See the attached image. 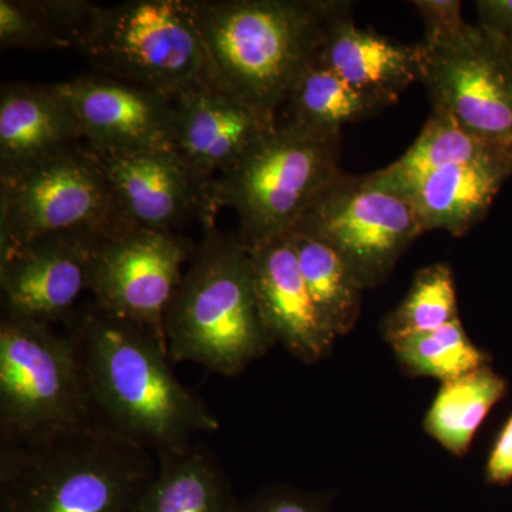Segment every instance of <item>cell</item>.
<instances>
[{
    "label": "cell",
    "mask_w": 512,
    "mask_h": 512,
    "mask_svg": "<svg viewBox=\"0 0 512 512\" xmlns=\"http://www.w3.org/2000/svg\"><path fill=\"white\" fill-rule=\"evenodd\" d=\"M64 326L92 426L154 456L220 429L210 406L174 375L168 346L151 330L93 302Z\"/></svg>",
    "instance_id": "cell-1"
},
{
    "label": "cell",
    "mask_w": 512,
    "mask_h": 512,
    "mask_svg": "<svg viewBox=\"0 0 512 512\" xmlns=\"http://www.w3.org/2000/svg\"><path fill=\"white\" fill-rule=\"evenodd\" d=\"M183 281L165 313L168 352L235 377L272 348L256 296L251 254L237 232L204 225Z\"/></svg>",
    "instance_id": "cell-2"
},
{
    "label": "cell",
    "mask_w": 512,
    "mask_h": 512,
    "mask_svg": "<svg viewBox=\"0 0 512 512\" xmlns=\"http://www.w3.org/2000/svg\"><path fill=\"white\" fill-rule=\"evenodd\" d=\"M153 456L96 426L0 444V512H134L156 476Z\"/></svg>",
    "instance_id": "cell-3"
},
{
    "label": "cell",
    "mask_w": 512,
    "mask_h": 512,
    "mask_svg": "<svg viewBox=\"0 0 512 512\" xmlns=\"http://www.w3.org/2000/svg\"><path fill=\"white\" fill-rule=\"evenodd\" d=\"M338 0H195L228 89L278 119L296 80L319 56Z\"/></svg>",
    "instance_id": "cell-4"
},
{
    "label": "cell",
    "mask_w": 512,
    "mask_h": 512,
    "mask_svg": "<svg viewBox=\"0 0 512 512\" xmlns=\"http://www.w3.org/2000/svg\"><path fill=\"white\" fill-rule=\"evenodd\" d=\"M79 53L94 72L171 99L192 90H229L205 42L195 0L99 5Z\"/></svg>",
    "instance_id": "cell-5"
},
{
    "label": "cell",
    "mask_w": 512,
    "mask_h": 512,
    "mask_svg": "<svg viewBox=\"0 0 512 512\" xmlns=\"http://www.w3.org/2000/svg\"><path fill=\"white\" fill-rule=\"evenodd\" d=\"M340 141V134L278 121L228 173L215 178L214 207L237 214L245 247L295 228L319 192L342 173Z\"/></svg>",
    "instance_id": "cell-6"
},
{
    "label": "cell",
    "mask_w": 512,
    "mask_h": 512,
    "mask_svg": "<svg viewBox=\"0 0 512 512\" xmlns=\"http://www.w3.org/2000/svg\"><path fill=\"white\" fill-rule=\"evenodd\" d=\"M92 426L72 345L52 325L0 316V444L42 443Z\"/></svg>",
    "instance_id": "cell-7"
},
{
    "label": "cell",
    "mask_w": 512,
    "mask_h": 512,
    "mask_svg": "<svg viewBox=\"0 0 512 512\" xmlns=\"http://www.w3.org/2000/svg\"><path fill=\"white\" fill-rule=\"evenodd\" d=\"M99 157L84 143L0 178V254L52 235L124 227Z\"/></svg>",
    "instance_id": "cell-8"
},
{
    "label": "cell",
    "mask_w": 512,
    "mask_h": 512,
    "mask_svg": "<svg viewBox=\"0 0 512 512\" xmlns=\"http://www.w3.org/2000/svg\"><path fill=\"white\" fill-rule=\"evenodd\" d=\"M291 232L325 242L363 288L382 285L424 234L412 201L376 173H340L312 201Z\"/></svg>",
    "instance_id": "cell-9"
},
{
    "label": "cell",
    "mask_w": 512,
    "mask_h": 512,
    "mask_svg": "<svg viewBox=\"0 0 512 512\" xmlns=\"http://www.w3.org/2000/svg\"><path fill=\"white\" fill-rule=\"evenodd\" d=\"M421 82L433 111L512 158V59L507 43L480 25L421 43Z\"/></svg>",
    "instance_id": "cell-10"
},
{
    "label": "cell",
    "mask_w": 512,
    "mask_h": 512,
    "mask_svg": "<svg viewBox=\"0 0 512 512\" xmlns=\"http://www.w3.org/2000/svg\"><path fill=\"white\" fill-rule=\"evenodd\" d=\"M195 248L197 242L178 232L131 225L103 235L94 248L90 271L94 305L151 330L167 345L165 313Z\"/></svg>",
    "instance_id": "cell-11"
},
{
    "label": "cell",
    "mask_w": 512,
    "mask_h": 512,
    "mask_svg": "<svg viewBox=\"0 0 512 512\" xmlns=\"http://www.w3.org/2000/svg\"><path fill=\"white\" fill-rule=\"evenodd\" d=\"M94 154L124 224L181 234L192 222L202 228L217 218L214 180L198 173L175 148Z\"/></svg>",
    "instance_id": "cell-12"
},
{
    "label": "cell",
    "mask_w": 512,
    "mask_h": 512,
    "mask_svg": "<svg viewBox=\"0 0 512 512\" xmlns=\"http://www.w3.org/2000/svg\"><path fill=\"white\" fill-rule=\"evenodd\" d=\"M103 237V235H101ZM99 235L33 239L0 254L2 312L53 325L66 322L89 292Z\"/></svg>",
    "instance_id": "cell-13"
},
{
    "label": "cell",
    "mask_w": 512,
    "mask_h": 512,
    "mask_svg": "<svg viewBox=\"0 0 512 512\" xmlns=\"http://www.w3.org/2000/svg\"><path fill=\"white\" fill-rule=\"evenodd\" d=\"M59 86L79 120L83 143L94 153L174 148L171 97L96 72Z\"/></svg>",
    "instance_id": "cell-14"
},
{
    "label": "cell",
    "mask_w": 512,
    "mask_h": 512,
    "mask_svg": "<svg viewBox=\"0 0 512 512\" xmlns=\"http://www.w3.org/2000/svg\"><path fill=\"white\" fill-rule=\"evenodd\" d=\"M278 121L229 90H192L174 99V148L198 173L215 180Z\"/></svg>",
    "instance_id": "cell-15"
},
{
    "label": "cell",
    "mask_w": 512,
    "mask_h": 512,
    "mask_svg": "<svg viewBox=\"0 0 512 512\" xmlns=\"http://www.w3.org/2000/svg\"><path fill=\"white\" fill-rule=\"evenodd\" d=\"M248 251L259 309L272 339L303 363L325 359L336 338L309 295L292 235L269 239Z\"/></svg>",
    "instance_id": "cell-16"
},
{
    "label": "cell",
    "mask_w": 512,
    "mask_h": 512,
    "mask_svg": "<svg viewBox=\"0 0 512 512\" xmlns=\"http://www.w3.org/2000/svg\"><path fill=\"white\" fill-rule=\"evenodd\" d=\"M352 3L338 0L326 22L320 59L349 86L382 109L421 82L423 45H404L353 22Z\"/></svg>",
    "instance_id": "cell-17"
},
{
    "label": "cell",
    "mask_w": 512,
    "mask_h": 512,
    "mask_svg": "<svg viewBox=\"0 0 512 512\" xmlns=\"http://www.w3.org/2000/svg\"><path fill=\"white\" fill-rule=\"evenodd\" d=\"M83 143L59 83H5L0 92V178Z\"/></svg>",
    "instance_id": "cell-18"
},
{
    "label": "cell",
    "mask_w": 512,
    "mask_h": 512,
    "mask_svg": "<svg viewBox=\"0 0 512 512\" xmlns=\"http://www.w3.org/2000/svg\"><path fill=\"white\" fill-rule=\"evenodd\" d=\"M510 168L500 165H451L421 175L403 194L412 201L424 232H450L463 237L483 221Z\"/></svg>",
    "instance_id": "cell-19"
},
{
    "label": "cell",
    "mask_w": 512,
    "mask_h": 512,
    "mask_svg": "<svg viewBox=\"0 0 512 512\" xmlns=\"http://www.w3.org/2000/svg\"><path fill=\"white\" fill-rule=\"evenodd\" d=\"M156 457V476L134 512H238L227 474L205 444L194 440Z\"/></svg>",
    "instance_id": "cell-20"
},
{
    "label": "cell",
    "mask_w": 512,
    "mask_h": 512,
    "mask_svg": "<svg viewBox=\"0 0 512 512\" xmlns=\"http://www.w3.org/2000/svg\"><path fill=\"white\" fill-rule=\"evenodd\" d=\"M507 393V380L491 365L441 383L424 417V431L448 453L464 457L488 414Z\"/></svg>",
    "instance_id": "cell-21"
},
{
    "label": "cell",
    "mask_w": 512,
    "mask_h": 512,
    "mask_svg": "<svg viewBox=\"0 0 512 512\" xmlns=\"http://www.w3.org/2000/svg\"><path fill=\"white\" fill-rule=\"evenodd\" d=\"M500 165L512 171V158L464 130L443 113L433 111L413 146L399 160L375 171L384 184L403 192L421 175L451 165Z\"/></svg>",
    "instance_id": "cell-22"
},
{
    "label": "cell",
    "mask_w": 512,
    "mask_h": 512,
    "mask_svg": "<svg viewBox=\"0 0 512 512\" xmlns=\"http://www.w3.org/2000/svg\"><path fill=\"white\" fill-rule=\"evenodd\" d=\"M289 234L320 318L336 339L348 335L360 318L366 289L346 262L325 242L301 232Z\"/></svg>",
    "instance_id": "cell-23"
},
{
    "label": "cell",
    "mask_w": 512,
    "mask_h": 512,
    "mask_svg": "<svg viewBox=\"0 0 512 512\" xmlns=\"http://www.w3.org/2000/svg\"><path fill=\"white\" fill-rule=\"evenodd\" d=\"M284 107L285 120L332 134H340L345 124L357 123L383 111L349 86L319 56L296 80Z\"/></svg>",
    "instance_id": "cell-24"
},
{
    "label": "cell",
    "mask_w": 512,
    "mask_h": 512,
    "mask_svg": "<svg viewBox=\"0 0 512 512\" xmlns=\"http://www.w3.org/2000/svg\"><path fill=\"white\" fill-rule=\"evenodd\" d=\"M404 372L451 382L490 365L487 352L474 345L461 320L430 332L416 333L390 343Z\"/></svg>",
    "instance_id": "cell-25"
},
{
    "label": "cell",
    "mask_w": 512,
    "mask_h": 512,
    "mask_svg": "<svg viewBox=\"0 0 512 512\" xmlns=\"http://www.w3.org/2000/svg\"><path fill=\"white\" fill-rule=\"evenodd\" d=\"M456 281L444 262L424 266L402 303L383 320V338L394 340L430 332L458 320Z\"/></svg>",
    "instance_id": "cell-26"
},
{
    "label": "cell",
    "mask_w": 512,
    "mask_h": 512,
    "mask_svg": "<svg viewBox=\"0 0 512 512\" xmlns=\"http://www.w3.org/2000/svg\"><path fill=\"white\" fill-rule=\"evenodd\" d=\"M39 0H0V47L2 50L69 49Z\"/></svg>",
    "instance_id": "cell-27"
},
{
    "label": "cell",
    "mask_w": 512,
    "mask_h": 512,
    "mask_svg": "<svg viewBox=\"0 0 512 512\" xmlns=\"http://www.w3.org/2000/svg\"><path fill=\"white\" fill-rule=\"evenodd\" d=\"M238 512H329V501L323 495L275 485L239 504Z\"/></svg>",
    "instance_id": "cell-28"
},
{
    "label": "cell",
    "mask_w": 512,
    "mask_h": 512,
    "mask_svg": "<svg viewBox=\"0 0 512 512\" xmlns=\"http://www.w3.org/2000/svg\"><path fill=\"white\" fill-rule=\"evenodd\" d=\"M412 5L426 26L423 43L439 42L466 25L460 0H413Z\"/></svg>",
    "instance_id": "cell-29"
},
{
    "label": "cell",
    "mask_w": 512,
    "mask_h": 512,
    "mask_svg": "<svg viewBox=\"0 0 512 512\" xmlns=\"http://www.w3.org/2000/svg\"><path fill=\"white\" fill-rule=\"evenodd\" d=\"M485 481L498 487L512 483V414L504 421L488 454Z\"/></svg>",
    "instance_id": "cell-30"
},
{
    "label": "cell",
    "mask_w": 512,
    "mask_h": 512,
    "mask_svg": "<svg viewBox=\"0 0 512 512\" xmlns=\"http://www.w3.org/2000/svg\"><path fill=\"white\" fill-rule=\"evenodd\" d=\"M481 28L504 42H512V0H478Z\"/></svg>",
    "instance_id": "cell-31"
},
{
    "label": "cell",
    "mask_w": 512,
    "mask_h": 512,
    "mask_svg": "<svg viewBox=\"0 0 512 512\" xmlns=\"http://www.w3.org/2000/svg\"><path fill=\"white\" fill-rule=\"evenodd\" d=\"M505 43H507V42H505ZM507 46H508V50H510V55H511V59H512V42L507 43Z\"/></svg>",
    "instance_id": "cell-32"
}]
</instances>
